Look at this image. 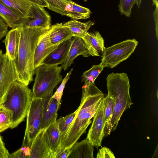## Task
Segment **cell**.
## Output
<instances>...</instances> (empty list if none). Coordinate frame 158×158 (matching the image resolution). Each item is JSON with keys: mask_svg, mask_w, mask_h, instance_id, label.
Returning <instances> with one entry per match:
<instances>
[{"mask_svg": "<svg viewBox=\"0 0 158 158\" xmlns=\"http://www.w3.org/2000/svg\"><path fill=\"white\" fill-rule=\"evenodd\" d=\"M64 10L65 16L75 20L88 19L92 13L89 8L77 4L72 0L66 4Z\"/></svg>", "mask_w": 158, "mask_h": 158, "instance_id": "cell-22", "label": "cell"}, {"mask_svg": "<svg viewBox=\"0 0 158 158\" xmlns=\"http://www.w3.org/2000/svg\"><path fill=\"white\" fill-rule=\"evenodd\" d=\"M97 158H115L114 153L108 148L102 147L100 149L97 155Z\"/></svg>", "mask_w": 158, "mask_h": 158, "instance_id": "cell-33", "label": "cell"}, {"mask_svg": "<svg viewBox=\"0 0 158 158\" xmlns=\"http://www.w3.org/2000/svg\"><path fill=\"white\" fill-rule=\"evenodd\" d=\"M50 39L53 45L60 44L73 35L67 27L61 23H57L51 25L49 28Z\"/></svg>", "mask_w": 158, "mask_h": 158, "instance_id": "cell-21", "label": "cell"}, {"mask_svg": "<svg viewBox=\"0 0 158 158\" xmlns=\"http://www.w3.org/2000/svg\"><path fill=\"white\" fill-rule=\"evenodd\" d=\"M104 67L101 64L93 65L89 70L84 72L81 76V82L84 83L90 81L94 83V81Z\"/></svg>", "mask_w": 158, "mask_h": 158, "instance_id": "cell-28", "label": "cell"}, {"mask_svg": "<svg viewBox=\"0 0 158 158\" xmlns=\"http://www.w3.org/2000/svg\"><path fill=\"white\" fill-rule=\"evenodd\" d=\"M0 17L9 27L13 28L22 26L26 17L7 6L0 0Z\"/></svg>", "mask_w": 158, "mask_h": 158, "instance_id": "cell-17", "label": "cell"}, {"mask_svg": "<svg viewBox=\"0 0 158 158\" xmlns=\"http://www.w3.org/2000/svg\"><path fill=\"white\" fill-rule=\"evenodd\" d=\"M81 102L77 114L61 144L60 151L71 148L92 123L91 119L104 98V94L90 81L82 87Z\"/></svg>", "mask_w": 158, "mask_h": 158, "instance_id": "cell-1", "label": "cell"}, {"mask_svg": "<svg viewBox=\"0 0 158 158\" xmlns=\"http://www.w3.org/2000/svg\"><path fill=\"white\" fill-rule=\"evenodd\" d=\"M73 70V69H72L68 72L64 78L62 80L60 85L52 97V98H55L57 100L59 106L61 104V100L63 94V92L65 86L69 80Z\"/></svg>", "mask_w": 158, "mask_h": 158, "instance_id": "cell-31", "label": "cell"}, {"mask_svg": "<svg viewBox=\"0 0 158 158\" xmlns=\"http://www.w3.org/2000/svg\"><path fill=\"white\" fill-rule=\"evenodd\" d=\"M49 28L42 36L35 49L34 57L35 69L41 65L44 59L59 44L53 45L51 44L50 39Z\"/></svg>", "mask_w": 158, "mask_h": 158, "instance_id": "cell-14", "label": "cell"}, {"mask_svg": "<svg viewBox=\"0 0 158 158\" xmlns=\"http://www.w3.org/2000/svg\"><path fill=\"white\" fill-rule=\"evenodd\" d=\"M78 110L77 108L74 112L64 117H61L56 121L58 123L61 144L72 123Z\"/></svg>", "mask_w": 158, "mask_h": 158, "instance_id": "cell-26", "label": "cell"}, {"mask_svg": "<svg viewBox=\"0 0 158 158\" xmlns=\"http://www.w3.org/2000/svg\"><path fill=\"white\" fill-rule=\"evenodd\" d=\"M82 38L91 56H102L105 48L104 41L98 31L87 32Z\"/></svg>", "mask_w": 158, "mask_h": 158, "instance_id": "cell-16", "label": "cell"}, {"mask_svg": "<svg viewBox=\"0 0 158 158\" xmlns=\"http://www.w3.org/2000/svg\"><path fill=\"white\" fill-rule=\"evenodd\" d=\"M142 0H135V4L137 5L138 7L139 8Z\"/></svg>", "mask_w": 158, "mask_h": 158, "instance_id": "cell-40", "label": "cell"}, {"mask_svg": "<svg viewBox=\"0 0 158 158\" xmlns=\"http://www.w3.org/2000/svg\"><path fill=\"white\" fill-rule=\"evenodd\" d=\"M51 26V16L44 7L32 3L22 26L48 29Z\"/></svg>", "mask_w": 158, "mask_h": 158, "instance_id": "cell-10", "label": "cell"}, {"mask_svg": "<svg viewBox=\"0 0 158 158\" xmlns=\"http://www.w3.org/2000/svg\"><path fill=\"white\" fill-rule=\"evenodd\" d=\"M17 81V74L13 61L6 53L3 54L0 65V105L4 102L11 85Z\"/></svg>", "mask_w": 158, "mask_h": 158, "instance_id": "cell-8", "label": "cell"}, {"mask_svg": "<svg viewBox=\"0 0 158 158\" xmlns=\"http://www.w3.org/2000/svg\"><path fill=\"white\" fill-rule=\"evenodd\" d=\"M45 134L49 147L52 152L53 158L61 150L60 135L58 123L56 121L45 129Z\"/></svg>", "mask_w": 158, "mask_h": 158, "instance_id": "cell-19", "label": "cell"}, {"mask_svg": "<svg viewBox=\"0 0 158 158\" xmlns=\"http://www.w3.org/2000/svg\"><path fill=\"white\" fill-rule=\"evenodd\" d=\"M158 145L156 146V148L155 150L154 154L153 155V156L152 157V158H157L158 157Z\"/></svg>", "mask_w": 158, "mask_h": 158, "instance_id": "cell-39", "label": "cell"}, {"mask_svg": "<svg viewBox=\"0 0 158 158\" xmlns=\"http://www.w3.org/2000/svg\"><path fill=\"white\" fill-rule=\"evenodd\" d=\"M72 38L70 37L60 43L54 50L44 59L41 64H61L67 57L72 43Z\"/></svg>", "mask_w": 158, "mask_h": 158, "instance_id": "cell-15", "label": "cell"}, {"mask_svg": "<svg viewBox=\"0 0 158 158\" xmlns=\"http://www.w3.org/2000/svg\"><path fill=\"white\" fill-rule=\"evenodd\" d=\"M135 4V0H120L118 7L120 14L127 17H130L132 8Z\"/></svg>", "mask_w": 158, "mask_h": 158, "instance_id": "cell-30", "label": "cell"}, {"mask_svg": "<svg viewBox=\"0 0 158 158\" xmlns=\"http://www.w3.org/2000/svg\"><path fill=\"white\" fill-rule=\"evenodd\" d=\"M20 37L17 56L13 61L17 81L28 86L33 80L34 57L36 47L48 29L20 26Z\"/></svg>", "mask_w": 158, "mask_h": 158, "instance_id": "cell-2", "label": "cell"}, {"mask_svg": "<svg viewBox=\"0 0 158 158\" xmlns=\"http://www.w3.org/2000/svg\"><path fill=\"white\" fill-rule=\"evenodd\" d=\"M84 2H86L87 1V0H83Z\"/></svg>", "mask_w": 158, "mask_h": 158, "instance_id": "cell-43", "label": "cell"}, {"mask_svg": "<svg viewBox=\"0 0 158 158\" xmlns=\"http://www.w3.org/2000/svg\"><path fill=\"white\" fill-rule=\"evenodd\" d=\"M153 4L155 6H158V0H152Z\"/></svg>", "mask_w": 158, "mask_h": 158, "instance_id": "cell-42", "label": "cell"}, {"mask_svg": "<svg viewBox=\"0 0 158 158\" xmlns=\"http://www.w3.org/2000/svg\"><path fill=\"white\" fill-rule=\"evenodd\" d=\"M71 148H67L60 152L56 155L55 158H68L71 151Z\"/></svg>", "mask_w": 158, "mask_h": 158, "instance_id": "cell-36", "label": "cell"}, {"mask_svg": "<svg viewBox=\"0 0 158 158\" xmlns=\"http://www.w3.org/2000/svg\"><path fill=\"white\" fill-rule=\"evenodd\" d=\"M4 4L26 17L32 4L28 0H0Z\"/></svg>", "mask_w": 158, "mask_h": 158, "instance_id": "cell-25", "label": "cell"}, {"mask_svg": "<svg viewBox=\"0 0 158 158\" xmlns=\"http://www.w3.org/2000/svg\"><path fill=\"white\" fill-rule=\"evenodd\" d=\"M48 5V8L52 11L65 15L64 8L66 4L71 0H45Z\"/></svg>", "mask_w": 158, "mask_h": 158, "instance_id": "cell-29", "label": "cell"}, {"mask_svg": "<svg viewBox=\"0 0 158 158\" xmlns=\"http://www.w3.org/2000/svg\"><path fill=\"white\" fill-rule=\"evenodd\" d=\"M45 129L40 130L32 143L29 158H53L47 141Z\"/></svg>", "mask_w": 158, "mask_h": 158, "instance_id": "cell-12", "label": "cell"}, {"mask_svg": "<svg viewBox=\"0 0 158 158\" xmlns=\"http://www.w3.org/2000/svg\"><path fill=\"white\" fill-rule=\"evenodd\" d=\"M9 153L2 141L0 133V158H8Z\"/></svg>", "mask_w": 158, "mask_h": 158, "instance_id": "cell-35", "label": "cell"}, {"mask_svg": "<svg viewBox=\"0 0 158 158\" xmlns=\"http://www.w3.org/2000/svg\"><path fill=\"white\" fill-rule=\"evenodd\" d=\"M80 55L85 57L91 56L83 39L81 38L73 36L67 57L61 64L64 70L66 71L73 63L74 60Z\"/></svg>", "mask_w": 158, "mask_h": 158, "instance_id": "cell-13", "label": "cell"}, {"mask_svg": "<svg viewBox=\"0 0 158 158\" xmlns=\"http://www.w3.org/2000/svg\"><path fill=\"white\" fill-rule=\"evenodd\" d=\"M106 79L108 94L114 99L115 102L110 123L111 131L116 130L123 113L130 108L133 103L130 94L129 80L126 73H112L108 75Z\"/></svg>", "mask_w": 158, "mask_h": 158, "instance_id": "cell-3", "label": "cell"}, {"mask_svg": "<svg viewBox=\"0 0 158 158\" xmlns=\"http://www.w3.org/2000/svg\"><path fill=\"white\" fill-rule=\"evenodd\" d=\"M8 26L0 17V40L8 32Z\"/></svg>", "mask_w": 158, "mask_h": 158, "instance_id": "cell-34", "label": "cell"}, {"mask_svg": "<svg viewBox=\"0 0 158 158\" xmlns=\"http://www.w3.org/2000/svg\"><path fill=\"white\" fill-rule=\"evenodd\" d=\"M138 42L128 39L105 48L100 64L104 67L112 68L128 58L134 52Z\"/></svg>", "mask_w": 158, "mask_h": 158, "instance_id": "cell-6", "label": "cell"}, {"mask_svg": "<svg viewBox=\"0 0 158 158\" xmlns=\"http://www.w3.org/2000/svg\"><path fill=\"white\" fill-rule=\"evenodd\" d=\"M95 24L94 22L89 20L81 22L76 20H72L63 24L71 31L73 36L82 38L91 27Z\"/></svg>", "mask_w": 158, "mask_h": 158, "instance_id": "cell-23", "label": "cell"}, {"mask_svg": "<svg viewBox=\"0 0 158 158\" xmlns=\"http://www.w3.org/2000/svg\"><path fill=\"white\" fill-rule=\"evenodd\" d=\"M3 54L2 50L0 49V65L3 58Z\"/></svg>", "mask_w": 158, "mask_h": 158, "instance_id": "cell-41", "label": "cell"}, {"mask_svg": "<svg viewBox=\"0 0 158 158\" xmlns=\"http://www.w3.org/2000/svg\"><path fill=\"white\" fill-rule=\"evenodd\" d=\"M42 98H32L27 115L26 126L23 143L30 147L40 130L43 113Z\"/></svg>", "mask_w": 158, "mask_h": 158, "instance_id": "cell-7", "label": "cell"}, {"mask_svg": "<svg viewBox=\"0 0 158 158\" xmlns=\"http://www.w3.org/2000/svg\"><path fill=\"white\" fill-rule=\"evenodd\" d=\"M32 4H36L43 7L48 8V5L45 0H28Z\"/></svg>", "mask_w": 158, "mask_h": 158, "instance_id": "cell-38", "label": "cell"}, {"mask_svg": "<svg viewBox=\"0 0 158 158\" xmlns=\"http://www.w3.org/2000/svg\"><path fill=\"white\" fill-rule=\"evenodd\" d=\"M104 99L94 114L92 125L86 138L94 147L97 148L101 146L104 137Z\"/></svg>", "mask_w": 158, "mask_h": 158, "instance_id": "cell-9", "label": "cell"}, {"mask_svg": "<svg viewBox=\"0 0 158 158\" xmlns=\"http://www.w3.org/2000/svg\"><path fill=\"white\" fill-rule=\"evenodd\" d=\"M13 123L12 113L11 110L2 104L0 105V133L10 128Z\"/></svg>", "mask_w": 158, "mask_h": 158, "instance_id": "cell-27", "label": "cell"}, {"mask_svg": "<svg viewBox=\"0 0 158 158\" xmlns=\"http://www.w3.org/2000/svg\"><path fill=\"white\" fill-rule=\"evenodd\" d=\"M20 27L12 28L8 31L3 41L5 45L6 54L13 61L16 58L18 53L20 37Z\"/></svg>", "mask_w": 158, "mask_h": 158, "instance_id": "cell-18", "label": "cell"}, {"mask_svg": "<svg viewBox=\"0 0 158 158\" xmlns=\"http://www.w3.org/2000/svg\"><path fill=\"white\" fill-rule=\"evenodd\" d=\"M32 99V91L27 86L17 81L11 85L2 104L12 112L11 129L16 127L24 120Z\"/></svg>", "mask_w": 158, "mask_h": 158, "instance_id": "cell-4", "label": "cell"}, {"mask_svg": "<svg viewBox=\"0 0 158 158\" xmlns=\"http://www.w3.org/2000/svg\"><path fill=\"white\" fill-rule=\"evenodd\" d=\"M53 94V92L50 93L42 98L43 109L40 130L46 129L56 120L60 106L57 100L52 97Z\"/></svg>", "mask_w": 158, "mask_h": 158, "instance_id": "cell-11", "label": "cell"}, {"mask_svg": "<svg viewBox=\"0 0 158 158\" xmlns=\"http://www.w3.org/2000/svg\"><path fill=\"white\" fill-rule=\"evenodd\" d=\"M63 69L58 65L42 64L35 69V77L32 91V98H42L53 91L62 80Z\"/></svg>", "mask_w": 158, "mask_h": 158, "instance_id": "cell-5", "label": "cell"}, {"mask_svg": "<svg viewBox=\"0 0 158 158\" xmlns=\"http://www.w3.org/2000/svg\"><path fill=\"white\" fill-rule=\"evenodd\" d=\"M93 147L86 138L77 142L71 148L68 158H94Z\"/></svg>", "mask_w": 158, "mask_h": 158, "instance_id": "cell-20", "label": "cell"}, {"mask_svg": "<svg viewBox=\"0 0 158 158\" xmlns=\"http://www.w3.org/2000/svg\"><path fill=\"white\" fill-rule=\"evenodd\" d=\"M104 102L105 137L110 135L111 132L110 129V123L113 114L115 102L114 99L108 94L104 98Z\"/></svg>", "mask_w": 158, "mask_h": 158, "instance_id": "cell-24", "label": "cell"}, {"mask_svg": "<svg viewBox=\"0 0 158 158\" xmlns=\"http://www.w3.org/2000/svg\"><path fill=\"white\" fill-rule=\"evenodd\" d=\"M153 16L154 17L155 22V30L156 35L158 40V6H156L155 10L153 12Z\"/></svg>", "mask_w": 158, "mask_h": 158, "instance_id": "cell-37", "label": "cell"}, {"mask_svg": "<svg viewBox=\"0 0 158 158\" xmlns=\"http://www.w3.org/2000/svg\"><path fill=\"white\" fill-rule=\"evenodd\" d=\"M30 147L27 145L22 147L13 153L9 154L8 158H29Z\"/></svg>", "mask_w": 158, "mask_h": 158, "instance_id": "cell-32", "label": "cell"}]
</instances>
